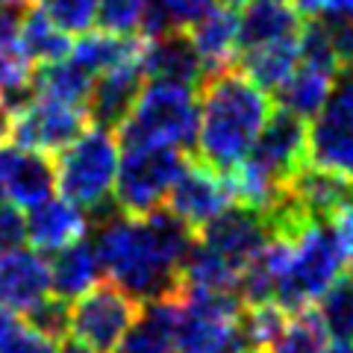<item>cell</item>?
<instances>
[{"instance_id":"6da1fadb","label":"cell","mask_w":353,"mask_h":353,"mask_svg":"<svg viewBox=\"0 0 353 353\" xmlns=\"http://www.w3.org/2000/svg\"><path fill=\"white\" fill-rule=\"evenodd\" d=\"M94 248L109 283L148 306L183 294V268L194 248V230L165 206L141 218L115 206L97 218Z\"/></svg>"},{"instance_id":"7a4b0ae2","label":"cell","mask_w":353,"mask_h":353,"mask_svg":"<svg viewBox=\"0 0 353 353\" xmlns=\"http://www.w3.org/2000/svg\"><path fill=\"white\" fill-rule=\"evenodd\" d=\"M274 112L271 94L239 68L206 77L201 85L197 159L227 174L241 165Z\"/></svg>"},{"instance_id":"3957f363","label":"cell","mask_w":353,"mask_h":353,"mask_svg":"<svg viewBox=\"0 0 353 353\" xmlns=\"http://www.w3.org/2000/svg\"><path fill=\"white\" fill-rule=\"evenodd\" d=\"M118 132L121 148L165 145L192 153L201 136V94L194 85L150 80Z\"/></svg>"},{"instance_id":"277c9868","label":"cell","mask_w":353,"mask_h":353,"mask_svg":"<svg viewBox=\"0 0 353 353\" xmlns=\"http://www.w3.org/2000/svg\"><path fill=\"white\" fill-rule=\"evenodd\" d=\"M118 168L121 141L112 130L92 124L80 139L57 153V189L65 201L101 218L115 209Z\"/></svg>"},{"instance_id":"5b68a950","label":"cell","mask_w":353,"mask_h":353,"mask_svg":"<svg viewBox=\"0 0 353 353\" xmlns=\"http://www.w3.org/2000/svg\"><path fill=\"white\" fill-rule=\"evenodd\" d=\"M347 262L350 256L330 218L309 221L292 241V256L277 289V303L289 315L303 312L315 301H321L324 292L341 277Z\"/></svg>"},{"instance_id":"8992f818","label":"cell","mask_w":353,"mask_h":353,"mask_svg":"<svg viewBox=\"0 0 353 353\" xmlns=\"http://www.w3.org/2000/svg\"><path fill=\"white\" fill-rule=\"evenodd\" d=\"M185 153L165 145L121 148V168L115 183V206L124 215L141 218L168 203L174 183L185 168Z\"/></svg>"},{"instance_id":"52a82bcc","label":"cell","mask_w":353,"mask_h":353,"mask_svg":"<svg viewBox=\"0 0 353 353\" xmlns=\"http://www.w3.org/2000/svg\"><path fill=\"white\" fill-rule=\"evenodd\" d=\"M141 309L145 306L121 292L115 283H97L92 292L71 303V339L97 353H115L139 321Z\"/></svg>"},{"instance_id":"ba28073f","label":"cell","mask_w":353,"mask_h":353,"mask_svg":"<svg viewBox=\"0 0 353 353\" xmlns=\"http://www.w3.org/2000/svg\"><path fill=\"white\" fill-rule=\"evenodd\" d=\"M271 224L265 212L250 206H227L218 218H212L203 230H197L194 241L209 256L218 259L224 268H230L241 280L248 265L256 259V253L268 245Z\"/></svg>"},{"instance_id":"9c48e42d","label":"cell","mask_w":353,"mask_h":353,"mask_svg":"<svg viewBox=\"0 0 353 353\" xmlns=\"http://www.w3.org/2000/svg\"><path fill=\"white\" fill-rule=\"evenodd\" d=\"M309 162L353 180V71L341 74L309 127Z\"/></svg>"},{"instance_id":"30bf717a","label":"cell","mask_w":353,"mask_h":353,"mask_svg":"<svg viewBox=\"0 0 353 353\" xmlns=\"http://www.w3.org/2000/svg\"><path fill=\"white\" fill-rule=\"evenodd\" d=\"M309 162V127L285 109H274L262 136L256 139L245 165L256 171L274 189H285V183Z\"/></svg>"},{"instance_id":"8fae6325","label":"cell","mask_w":353,"mask_h":353,"mask_svg":"<svg viewBox=\"0 0 353 353\" xmlns=\"http://www.w3.org/2000/svg\"><path fill=\"white\" fill-rule=\"evenodd\" d=\"M92 124L85 106H68L57 101H44V97H32V101L21 109L15 118L12 145L39 150V153H59L77 141Z\"/></svg>"},{"instance_id":"7c38bea8","label":"cell","mask_w":353,"mask_h":353,"mask_svg":"<svg viewBox=\"0 0 353 353\" xmlns=\"http://www.w3.org/2000/svg\"><path fill=\"white\" fill-rule=\"evenodd\" d=\"M230 201H233V194H230L227 176L215 171L212 165H206L203 159H189L180 180L174 183L165 209H171L185 227H192L197 233L212 218L224 212Z\"/></svg>"},{"instance_id":"4fadbf2b","label":"cell","mask_w":353,"mask_h":353,"mask_svg":"<svg viewBox=\"0 0 353 353\" xmlns=\"http://www.w3.org/2000/svg\"><path fill=\"white\" fill-rule=\"evenodd\" d=\"M0 183H3L6 203L18 209H36L57 192V162H50L48 153L3 145L0 148Z\"/></svg>"},{"instance_id":"5bb4252c","label":"cell","mask_w":353,"mask_h":353,"mask_svg":"<svg viewBox=\"0 0 353 353\" xmlns=\"http://www.w3.org/2000/svg\"><path fill=\"white\" fill-rule=\"evenodd\" d=\"M145 50L136 59L121 62L118 68L101 74L94 80L92 97H88V115H92L94 127L103 130H121L130 118L132 106H136L139 94L145 92Z\"/></svg>"},{"instance_id":"9a60e30c","label":"cell","mask_w":353,"mask_h":353,"mask_svg":"<svg viewBox=\"0 0 353 353\" xmlns=\"http://www.w3.org/2000/svg\"><path fill=\"white\" fill-rule=\"evenodd\" d=\"M53 294L50 262L39 250H15L0 256V306L30 315Z\"/></svg>"},{"instance_id":"2e32d148","label":"cell","mask_w":353,"mask_h":353,"mask_svg":"<svg viewBox=\"0 0 353 353\" xmlns=\"http://www.w3.org/2000/svg\"><path fill=\"white\" fill-rule=\"evenodd\" d=\"M145 74L148 80L201 88L206 83V65L194 48L192 32L176 30L165 32L159 39H145Z\"/></svg>"},{"instance_id":"e0dca14e","label":"cell","mask_w":353,"mask_h":353,"mask_svg":"<svg viewBox=\"0 0 353 353\" xmlns=\"http://www.w3.org/2000/svg\"><path fill=\"white\" fill-rule=\"evenodd\" d=\"M27 230L39 253H59L85 239L88 218L77 203L65 201V197H50L36 209H30Z\"/></svg>"},{"instance_id":"ac0fdd59","label":"cell","mask_w":353,"mask_h":353,"mask_svg":"<svg viewBox=\"0 0 353 353\" xmlns=\"http://www.w3.org/2000/svg\"><path fill=\"white\" fill-rule=\"evenodd\" d=\"M301 30H303V15L297 12L294 0H253L239 15L241 50L297 39Z\"/></svg>"},{"instance_id":"d6986e66","label":"cell","mask_w":353,"mask_h":353,"mask_svg":"<svg viewBox=\"0 0 353 353\" xmlns=\"http://www.w3.org/2000/svg\"><path fill=\"white\" fill-rule=\"evenodd\" d=\"M285 192H289L297 203L312 218H333L339 209H345L347 203H353V180L333 171H324L318 165L306 162L301 171H297L289 183H285Z\"/></svg>"},{"instance_id":"ffe728a7","label":"cell","mask_w":353,"mask_h":353,"mask_svg":"<svg viewBox=\"0 0 353 353\" xmlns=\"http://www.w3.org/2000/svg\"><path fill=\"white\" fill-rule=\"evenodd\" d=\"M192 41H194V48L206 65V77L236 68L239 57H241V36H239L236 9L218 3L215 12H209L201 24L192 30Z\"/></svg>"},{"instance_id":"44dd1931","label":"cell","mask_w":353,"mask_h":353,"mask_svg":"<svg viewBox=\"0 0 353 353\" xmlns=\"http://www.w3.org/2000/svg\"><path fill=\"white\" fill-rule=\"evenodd\" d=\"M297 65H301V36L241 50L236 68L268 94H277L289 83V77L297 71Z\"/></svg>"},{"instance_id":"7402d4cb","label":"cell","mask_w":353,"mask_h":353,"mask_svg":"<svg viewBox=\"0 0 353 353\" xmlns=\"http://www.w3.org/2000/svg\"><path fill=\"white\" fill-rule=\"evenodd\" d=\"M101 256H97L94 241H77V245L59 250L50 262V280H53V294L62 301L74 303L77 297L92 292L101 283Z\"/></svg>"},{"instance_id":"603a6c76","label":"cell","mask_w":353,"mask_h":353,"mask_svg":"<svg viewBox=\"0 0 353 353\" xmlns=\"http://www.w3.org/2000/svg\"><path fill=\"white\" fill-rule=\"evenodd\" d=\"M115 353H180L176 350V297L148 303Z\"/></svg>"},{"instance_id":"cb8c5ba5","label":"cell","mask_w":353,"mask_h":353,"mask_svg":"<svg viewBox=\"0 0 353 353\" xmlns=\"http://www.w3.org/2000/svg\"><path fill=\"white\" fill-rule=\"evenodd\" d=\"M336 83H339L336 74L315 68V65H309V62H301L297 71L289 77V83L277 92V103L285 112L309 121L327 106Z\"/></svg>"},{"instance_id":"d4e9b609","label":"cell","mask_w":353,"mask_h":353,"mask_svg":"<svg viewBox=\"0 0 353 353\" xmlns=\"http://www.w3.org/2000/svg\"><path fill=\"white\" fill-rule=\"evenodd\" d=\"M145 50V39H136V36H112V32H83L80 39L74 41V50H71V59L85 68L92 77H101L106 71L118 68L121 62L127 59H136L141 57Z\"/></svg>"},{"instance_id":"484cf974","label":"cell","mask_w":353,"mask_h":353,"mask_svg":"<svg viewBox=\"0 0 353 353\" xmlns=\"http://www.w3.org/2000/svg\"><path fill=\"white\" fill-rule=\"evenodd\" d=\"M92 88H94V77L85 68H80L74 59L39 65L36 74H32V97H44V101L88 109Z\"/></svg>"},{"instance_id":"4316f807","label":"cell","mask_w":353,"mask_h":353,"mask_svg":"<svg viewBox=\"0 0 353 353\" xmlns=\"http://www.w3.org/2000/svg\"><path fill=\"white\" fill-rule=\"evenodd\" d=\"M21 48H24L30 62L39 68V65L71 59L74 41L62 27L53 24V18L44 12L36 0V3L27 6L24 21H21Z\"/></svg>"},{"instance_id":"83f0119b","label":"cell","mask_w":353,"mask_h":353,"mask_svg":"<svg viewBox=\"0 0 353 353\" xmlns=\"http://www.w3.org/2000/svg\"><path fill=\"white\" fill-rule=\"evenodd\" d=\"M221 0H145L141 39H159L165 32L194 30L201 21L215 12Z\"/></svg>"},{"instance_id":"f1b7e54d","label":"cell","mask_w":353,"mask_h":353,"mask_svg":"<svg viewBox=\"0 0 353 353\" xmlns=\"http://www.w3.org/2000/svg\"><path fill=\"white\" fill-rule=\"evenodd\" d=\"M330 350V333L321 312L315 306L294 312L283 333L271 341L265 353H327Z\"/></svg>"},{"instance_id":"f546056e","label":"cell","mask_w":353,"mask_h":353,"mask_svg":"<svg viewBox=\"0 0 353 353\" xmlns=\"http://www.w3.org/2000/svg\"><path fill=\"white\" fill-rule=\"evenodd\" d=\"M318 312L324 318L330 339L353 341V274H341L330 285L318 301Z\"/></svg>"},{"instance_id":"4dcf8cb0","label":"cell","mask_w":353,"mask_h":353,"mask_svg":"<svg viewBox=\"0 0 353 353\" xmlns=\"http://www.w3.org/2000/svg\"><path fill=\"white\" fill-rule=\"evenodd\" d=\"M289 312L277 303V301H268V303H253L245 306L241 312V336H245V345L248 347H268L274 339L283 333V327L289 324Z\"/></svg>"},{"instance_id":"1f68e13d","label":"cell","mask_w":353,"mask_h":353,"mask_svg":"<svg viewBox=\"0 0 353 353\" xmlns=\"http://www.w3.org/2000/svg\"><path fill=\"white\" fill-rule=\"evenodd\" d=\"M145 18V0H97L94 24L112 36H136L141 32Z\"/></svg>"},{"instance_id":"d6a6232c","label":"cell","mask_w":353,"mask_h":353,"mask_svg":"<svg viewBox=\"0 0 353 353\" xmlns=\"http://www.w3.org/2000/svg\"><path fill=\"white\" fill-rule=\"evenodd\" d=\"M39 6L53 18V24L65 32H88L97 21V0H39Z\"/></svg>"},{"instance_id":"836d02e7","label":"cell","mask_w":353,"mask_h":353,"mask_svg":"<svg viewBox=\"0 0 353 353\" xmlns=\"http://www.w3.org/2000/svg\"><path fill=\"white\" fill-rule=\"evenodd\" d=\"M27 324L32 330H39V333L50 336V339H68L71 336V303L62 301V297L50 294L44 303H39L32 312L27 315Z\"/></svg>"},{"instance_id":"e575fe53","label":"cell","mask_w":353,"mask_h":353,"mask_svg":"<svg viewBox=\"0 0 353 353\" xmlns=\"http://www.w3.org/2000/svg\"><path fill=\"white\" fill-rule=\"evenodd\" d=\"M24 241H30L27 215L12 203H0V256L21 250Z\"/></svg>"},{"instance_id":"d590c367","label":"cell","mask_w":353,"mask_h":353,"mask_svg":"<svg viewBox=\"0 0 353 353\" xmlns=\"http://www.w3.org/2000/svg\"><path fill=\"white\" fill-rule=\"evenodd\" d=\"M0 353H59V341L32 330L30 324H21V330L6 341Z\"/></svg>"},{"instance_id":"8d00e7d4","label":"cell","mask_w":353,"mask_h":353,"mask_svg":"<svg viewBox=\"0 0 353 353\" xmlns=\"http://www.w3.org/2000/svg\"><path fill=\"white\" fill-rule=\"evenodd\" d=\"M303 18H341L353 21V0H294Z\"/></svg>"},{"instance_id":"74e56055","label":"cell","mask_w":353,"mask_h":353,"mask_svg":"<svg viewBox=\"0 0 353 353\" xmlns=\"http://www.w3.org/2000/svg\"><path fill=\"white\" fill-rule=\"evenodd\" d=\"M21 330V321H18V315L12 312V309H6V306H0V347L6 345L9 339H12L15 333Z\"/></svg>"},{"instance_id":"f35d334b","label":"cell","mask_w":353,"mask_h":353,"mask_svg":"<svg viewBox=\"0 0 353 353\" xmlns=\"http://www.w3.org/2000/svg\"><path fill=\"white\" fill-rule=\"evenodd\" d=\"M59 353H97V350H92L88 345H83V341H77V339H65L62 345H59Z\"/></svg>"},{"instance_id":"ab89813d","label":"cell","mask_w":353,"mask_h":353,"mask_svg":"<svg viewBox=\"0 0 353 353\" xmlns=\"http://www.w3.org/2000/svg\"><path fill=\"white\" fill-rule=\"evenodd\" d=\"M327 353H353V341H336V345H330Z\"/></svg>"},{"instance_id":"60d3db41","label":"cell","mask_w":353,"mask_h":353,"mask_svg":"<svg viewBox=\"0 0 353 353\" xmlns=\"http://www.w3.org/2000/svg\"><path fill=\"white\" fill-rule=\"evenodd\" d=\"M224 6H230V9H245L248 3H253V0H221Z\"/></svg>"},{"instance_id":"b9f144b4","label":"cell","mask_w":353,"mask_h":353,"mask_svg":"<svg viewBox=\"0 0 353 353\" xmlns=\"http://www.w3.org/2000/svg\"><path fill=\"white\" fill-rule=\"evenodd\" d=\"M239 353H265V350H259V347H245V350H239Z\"/></svg>"},{"instance_id":"7bdbcfd3","label":"cell","mask_w":353,"mask_h":353,"mask_svg":"<svg viewBox=\"0 0 353 353\" xmlns=\"http://www.w3.org/2000/svg\"><path fill=\"white\" fill-rule=\"evenodd\" d=\"M6 3H24L27 6V3H36V0H6Z\"/></svg>"},{"instance_id":"ee69618b","label":"cell","mask_w":353,"mask_h":353,"mask_svg":"<svg viewBox=\"0 0 353 353\" xmlns=\"http://www.w3.org/2000/svg\"><path fill=\"white\" fill-rule=\"evenodd\" d=\"M350 274H353V259H350Z\"/></svg>"}]
</instances>
